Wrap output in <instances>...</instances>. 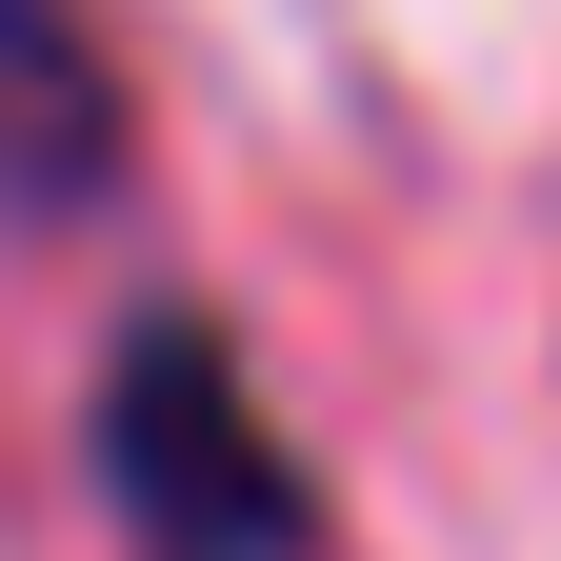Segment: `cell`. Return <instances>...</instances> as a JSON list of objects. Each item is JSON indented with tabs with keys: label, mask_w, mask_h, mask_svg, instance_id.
I'll return each mask as SVG.
<instances>
[{
	"label": "cell",
	"mask_w": 561,
	"mask_h": 561,
	"mask_svg": "<svg viewBox=\"0 0 561 561\" xmlns=\"http://www.w3.org/2000/svg\"><path fill=\"white\" fill-rule=\"evenodd\" d=\"M101 481L140 502L161 561H301V481H280V442H241V381L201 321H140L101 362Z\"/></svg>",
	"instance_id": "6da1fadb"
},
{
	"label": "cell",
	"mask_w": 561,
	"mask_h": 561,
	"mask_svg": "<svg viewBox=\"0 0 561 561\" xmlns=\"http://www.w3.org/2000/svg\"><path fill=\"white\" fill-rule=\"evenodd\" d=\"M101 161H121L101 41L60 0H0V201H101Z\"/></svg>",
	"instance_id": "7a4b0ae2"
}]
</instances>
